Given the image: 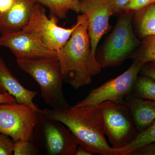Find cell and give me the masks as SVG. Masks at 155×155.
Masks as SVG:
<instances>
[{
	"mask_svg": "<svg viewBox=\"0 0 155 155\" xmlns=\"http://www.w3.org/2000/svg\"><path fill=\"white\" fill-rule=\"evenodd\" d=\"M44 116L64 124L75 137L79 145L94 154L115 155L107 141L102 116L98 105L75 106L60 109H45Z\"/></svg>",
	"mask_w": 155,
	"mask_h": 155,
	"instance_id": "1",
	"label": "cell"
},
{
	"mask_svg": "<svg viewBox=\"0 0 155 155\" xmlns=\"http://www.w3.org/2000/svg\"><path fill=\"white\" fill-rule=\"evenodd\" d=\"M38 2L47 7L52 15L63 19L67 17L69 11L80 13V0H36Z\"/></svg>",
	"mask_w": 155,
	"mask_h": 155,
	"instance_id": "15",
	"label": "cell"
},
{
	"mask_svg": "<svg viewBox=\"0 0 155 155\" xmlns=\"http://www.w3.org/2000/svg\"><path fill=\"white\" fill-rule=\"evenodd\" d=\"M129 107L138 133L150 127L155 121V101L130 93L124 99Z\"/></svg>",
	"mask_w": 155,
	"mask_h": 155,
	"instance_id": "14",
	"label": "cell"
},
{
	"mask_svg": "<svg viewBox=\"0 0 155 155\" xmlns=\"http://www.w3.org/2000/svg\"><path fill=\"white\" fill-rule=\"evenodd\" d=\"M153 4H155V0H130L124 11L125 13L138 12Z\"/></svg>",
	"mask_w": 155,
	"mask_h": 155,
	"instance_id": "21",
	"label": "cell"
},
{
	"mask_svg": "<svg viewBox=\"0 0 155 155\" xmlns=\"http://www.w3.org/2000/svg\"><path fill=\"white\" fill-rule=\"evenodd\" d=\"M0 46L9 48L17 59L57 58V52L48 48L22 29L7 31L0 35Z\"/></svg>",
	"mask_w": 155,
	"mask_h": 155,
	"instance_id": "9",
	"label": "cell"
},
{
	"mask_svg": "<svg viewBox=\"0 0 155 155\" xmlns=\"http://www.w3.org/2000/svg\"><path fill=\"white\" fill-rule=\"evenodd\" d=\"M155 142V121L150 127L139 133L135 138L126 147L114 149L115 155H130L136 150Z\"/></svg>",
	"mask_w": 155,
	"mask_h": 155,
	"instance_id": "16",
	"label": "cell"
},
{
	"mask_svg": "<svg viewBox=\"0 0 155 155\" xmlns=\"http://www.w3.org/2000/svg\"><path fill=\"white\" fill-rule=\"evenodd\" d=\"M131 93L155 101V81L145 75L138 76Z\"/></svg>",
	"mask_w": 155,
	"mask_h": 155,
	"instance_id": "18",
	"label": "cell"
},
{
	"mask_svg": "<svg viewBox=\"0 0 155 155\" xmlns=\"http://www.w3.org/2000/svg\"><path fill=\"white\" fill-rule=\"evenodd\" d=\"M77 17L79 25L68 41L57 51L64 80L75 90L91 84L93 78L102 68L92 58L87 17L83 14Z\"/></svg>",
	"mask_w": 155,
	"mask_h": 155,
	"instance_id": "2",
	"label": "cell"
},
{
	"mask_svg": "<svg viewBox=\"0 0 155 155\" xmlns=\"http://www.w3.org/2000/svg\"><path fill=\"white\" fill-rule=\"evenodd\" d=\"M110 9L112 15L124 11L130 0H103Z\"/></svg>",
	"mask_w": 155,
	"mask_h": 155,
	"instance_id": "23",
	"label": "cell"
},
{
	"mask_svg": "<svg viewBox=\"0 0 155 155\" xmlns=\"http://www.w3.org/2000/svg\"><path fill=\"white\" fill-rule=\"evenodd\" d=\"M16 102L14 97L8 93L0 92V104H11Z\"/></svg>",
	"mask_w": 155,
	"mask_h": 155,
	"instance_id": "27",
	"label": "cell"
},
{
	"mask_svg": "<svg viewBox=\"0 0 155 155\" xmlns=\"http://www.w3.org/2000/svg\"><path fill=\"white\" fill-rule=\"evenodd\" d=\"M141 49L131 58L143 65L149 62L155 61V36L144 38Z\"/></svg>",
	"mask_w": 155,
	"mask_h": 155,
	"instance_id": "19",
	"label": "cell"
},
{
	"mask_svg": "<svg viewBox=\"0 0 155 155\" xmlns=\"http://www.w3.org/2000/svg\"><path fill=\"white\" fill-rule=\"evenodd\" d=\"M14 141L8 136L0 132V155H11L14 152Z\"/></svg>",
	"mask_w": 155,
	"mask_h": 155,
	"instance_id": "22",
	"label": "cell"
},
{
	"mask_svg": "<svg viewBox=\"0 0 155 155\" xmlns=\"http://www.w3.org/2000/svg\"><path fill=\"white\" fill-rule=\"evenodd\" d=\"M36 0H15L8 11L0 14V35L21 30L28 24Z\"/></svg>",
	"mask_w": 155,
	"mask_h": 155,
	"instance_id": "12",
	"label": "cell"
},
{
	"mask_svg": "<svg viewBox=\"0 0 155 155\" xmlns=\"http://www.w3.org/2000/svg\"><path fill=\"white\" fill-rule=\"evenodd\" d=\"M80 13L87 17L91 57L94 60L97 61V47L102 37L109 29L112 12L103 0H80Z\"/></svg>",
	"mask_w": 155,
	"mask_h": 155,
	"instance_id": "11",
	"label": "cell"
},
{
	"mask_svg": "<svg viewBox=\"0 0 155 155\" xmlns=\"http://www.w3.org/2000/svg\"><path fill=\"white\" fill-rule=\"evenodd\" d=\"M138 21V30L142 38L155 36V4L143 9Z\"/></svg>",
	"mask_w": 155,
	"mask_h": 155,
	"instance_id": "17",
	"label": "cell"
},
{
	"mask_svg": "<svg viewBox=\"0 0 155 155\" xmlns=\"http://www.w3.org/2000/svg\"><path fill=\"white\" fill-rule=\"evenodd\" d=\"M0 92H7L14 97L16 102L36 106L33 100L37 92L29 90L19 82L0 57Z\"/></svg>",
	"mask_w": 155,
	"mask_h": 155,
	"instance_id": "13",
	"label": "cell"
},
{
	"mask_svg": "<svg viewBox=\"0 0 155 155\" xmlns=\"http://www.w3.org/2000/svg\"><path fill=\"white\" fill-rule=\"evenodd\" d=\"M42 126L45 147L48 155H74L78 145L75 137L64 124L43 115Z\"/></svg>",
	"mask_w": 155,
	"mask_h": 155,
	"instance_id": "10",
	"label": "cell"
},
{
	"mask_svg": "<svg viewBox=\"0 0 155 155\" xmlns=\"http://www.w3.org/2000/svg\"><path fill=\"white\" fill-rule=\"evenodd\" d=\"M17 65L36 81L41 95L47 105L51 109L69 107L64 96V76L58 58L35 60L17 59Z\"/></svg>",
	"mask_w": 155,
	"mask_h": 155,
	"instance_id": "3",
	"label": "cell"
},
{
	"mask_svg": "<svg viewBox=\"0 0 155 155\" xmlns=\"http://www.w3.org/2000/svg\"><path fill=\"white\" fill-rule=\"evenodd\" d=\"M98 105L102 116L105 134L112 147L120 149L133 141L138 132L125 100L108 101Z\"/></svg>",
	"mask_w": 155,
	"mask_h": 155,
	"instance_id": "4",
	"label": "cell"
},
{
	"mask_svg": "<svg viewBox=\"0 0 155 155\" xmlns=\"http://www.w3.org/2000/svg\"><path fill=\"white\" fill-rule=\"evenodd\" d=\"M131 13H125L118 19L97 60L102 68L116 67L129 57L138 45L131 24Z\"/></svg>",
	"mask_w": 155,
	"mask_h": 155,
	"instance_id": "6",
	"label": "cell"
},
{
	"mask_svg": "<svg viewBox=\"0 0 155 155\" xmlns=\"http://www.w3.org/2000/svg\"><path fill=\"white\" fill-rule=\"evenodd\" d=\"M130 155H155V142L136 150Z\"/></svg>",
	"mask_w": 155,
	"mask_h": 155,
	"instance_id": "24",
	"label": "cell"
},
{
	"mask_svg": "<svg viewBox=\"0 0 155 155\" xmlns=\"http://www.w3.org/2000/svg\"><path fill=\"white\" fill-rule=\"evenodd\" d=\"M58 19L53 15L48 18L44 6L37 3L28 24L22 30L30 34L48 48L57 52L68 41L80 22L77 17L76 23L71 28H65L58 25Z\"/></svg>",
	"mask_w": 155,
	"mask_h": 155,
	"instance_id": "7",
	"label": "cell"
},
{
	"mask_svg": "<svg viewBox=\"0 0 155 155\" xmlns=\"http://www.w3.org/2000/svg\"><path fill=\"white\" fill-rule=\"evenodd\" d=\"M15 0H0V14H4L11 8Z\"/></svg>",
	"mask_w": 155,
	"mask_h": 155,
	"instance_id": "26",
	"label": "cell"
},
{
	"mask_svg": "<svg viewBox=\"0 0 155 155\" xmlns=\"http://www.w3.org/2000/svg\"><path fill=\"white\" fill-rule=\"evenodd\" d=\"M43 115L38 106L15 102L0 104V132L14 142L31 140Z\"/></svg>",
	"mask_w": 155,
	"mask_h": 155,
	"instance_id": "5",
	"label": "cell"
},
{
	"mask_svg": "<svg viewBox=\"0 0 155 155\" xmlns=\"http://www.w3.org/2000/svg\"><path fill=\"white\" fill-rule=\"evenodd\" d=\"M94 154L84 147L78 145L74 155H92Z\"/></svg>",
	"mask_w": 155,
	"mask_h": 155,
	"instance_id": "28",
	"label": "cell"
},
{
	"mask_svg": "<svg viewBox=\"0 0 155 155\" xmlns=\"http://www.w3.org/2000/svg\"><path fill=\"white\" fill-rule=\"evenodd\" d=\"M140 72L142 75L150 78L155 81V61L144 64Z\"/></svg>",
	"mask_w": 155,
	"mask_h": 155,
	"instance_id": "25",
	"label": "cell"
},
{
	"mask_svg": "<svg viewBox=\"0 0 155 155\" xmlns=\"http://www.w3.org/2000/svg\"><path fill=\"white\" fill-rule=\"evenodd\" d=\"M31 140H19L14 142V155H30L35 154L36 150Z\"/></svg>",
	"mask_w": 155,
	"mask_h": 155,
	"instance_id": "20",
	"label": "cell"
},
{
	"mask_svg": "<svg viewBox=\"0 0 155 155\" xmlns=\"http://www.w3.org/2000/svg\"><path fill=\"white\" fill-rule=\"evenodd\" d=\"M143 65L136 61L125 72L110 79L96 88L93 89L84 99L78 102L75 107L97 105L104 102H119L131 93L139 73Z\"/></svg>",
	"mask_w": 155,
	"mask_h": 155,
	"instance_id": "8",
	"label": "cell"
}]
</instances>
